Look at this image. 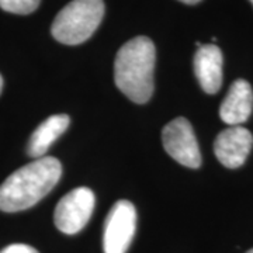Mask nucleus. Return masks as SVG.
Here are the masks:
<instances>
[{"label":"nucleus","mask_w":253,"mask_h":253,"mask_svg":"<svg viewBox=\"0 0 253 253\" xmlns=\"http://www.w3.org/2000/svg\"><path fill=\"white\" fill-rule=\"evenodd\" d=\"M163 148L176 162L186 168L197 169L201 166V154L189 120L174 118L162 131Z\"/></svg>","instance_id":"423d86ee"},{"label":"nucleus","mask_w":253,"mask_h":253,"mask_svg":"<svg viewBox=\"0 0 253 253\" xmlns=\"http://www.w3.org/2000/svg\"><path fill=\"white\" fill-rule=\"evenodd\" d=\"M253 146V136L244 126H229L219 132L214 142V152L228 169L242 166Z\"/></svg>","instance_id":"0eeeda50"},{"label":"nucleus","mask_w":253,"mask_h":253,"mask_svg":"<svg viewBox=\"0 0 253 253\" xmlns=\"http://www.w3.org/2000/svg\"><path fill=\"white\" fill-rule=\"evenodd\" d=\"M103 16V0H72L55 17L51 33L62 44L79 45L93 36Z\"/></svg>","instance_id":"7ed1b4c3"},{"label":"nucleus","mask_w":253,"mask_h":253,"mask_svg":"<svg viewBox=\"0 0 253 253\" xmlns=\"http://www.w3.org/2000/svg\"><path fill=\"white\" fill-rule=\"evenodd\" d=\"M69 123H71V118L66 114H55L46 118L44 123H41L37 126V129L30 138L27 148L28 155L37 159L44 158V155L51 148V145L66 131Z\"/></svg>","instance_id":"9d476101"},{"label":"nucleus","mask_w":253,"mask_h":253,"mask_svg":"<svg viewBox=\"0 0 253 253\" xmlns=\"http://www.w3.org/2000/svg\"><path fill=\"white\" fill-rule=\"evenodd\" d=\"M136 229V211L132 203L117 201L104 222V253H126L132 242Z\"/></svg>","instance_id":"39448f33"},{"label":"nucleus","mask_w":253,"mask_h":253,"mask_svg":"<svg viewBox=\"0 0 253 253\" xmlns=\"http://www.w3.org/2000/svg\"><path fill=\"white\" fill-rule=\"evenodd\" d=\"M94 193L87 187H78L59 200L55 208L54 221L56 228L66 234L75 235L89 222L94 210Z\"/></svg>","instance_id":"20e7f679"},{"label":"nucleus","mask_w":253,"mask_h":253,"mask_svg":"<svg viewBox=\"0 0 253 253\" xmlns=\"http://www.w3.org/2000/svg\"><path fill=\"white\" fill-rule=\"evenodd\" d=\"M253 110V90L244 79L235 81L219 107V117L228 126H241L251 117Z\"/></svg>","instance_id":"1a4fd4ad"},{"label":"nucleus","mask_w":253,"mask_h":253,"mask_svg":"<svg viewBox=\"0 0 253 253\" xmlns=\"http://www.w3.org/2000/svg\"><path fill=\"white\" fill-rule=\"evenodd\" d=\"M249 1H251V3H252V4H253V0H249Z\"/></svg>","instance_id":"dca6fc26"},{"label":"nucleus","mask_w":253,"mask_h":253,"mask_svg":"<svg viewBox=\"0 0 253 253\" xmlns=\"http://www.w3.org/2000/svg\"><path fill=\"white\" fill-rule=\"evenodd\" d=\"M222 52L217 45L199 46L194 55V73L201 89L208 94H215L222 84Z\"/></svg>","instance_id":"6e6552de"},{"label":"nucleus","mask_w":253,"mask_h":253,"mask_svg":"<svg viewBox=\"0 0 253 253\" xmlns=\"http://www.w3.org/2000/svg\"><path fill=\"white\" fill-rule=\"evenodd\" d=\"M246 253H253V249H251V251H248V252Z\"/></svg>","instance_id":"2eb2a0df"},{"label":"nucleus","mask_w":253,"mask_h":253,"mask_svg":"<svg viewBox=\"0 0 253 253\" xmlns=\"http://www.w3.org/2000/svg\"><path fill=\"white\" fill-rule=\"evenodd\" d=\"M179 1H181V3H186V4H197V3H200L201 0H179Z\"/></svg>","instance_id":"ddd939ff"},{"label":"nucleus","mask_w":253,"mask_h":253,"mask_svg":"<svg viewBox=\"0 0 253 253\" xmlns=\"http://www.w3.org/2000/svg\"><path fill=\"white\" fill-rule=\"evenodd\" d=\"M41 0H0V7L14 14H30L36 11Z\"/></svg>","instance_id":"9b49d317"},{"label":"nucleus","mask_w":253,"mask_h":253,"mask_svg":"<svg viewBox=\"0 0 253 253\" xmlns=\"http://www.w3.org/2000/svg\"><path fill=\"white\" fill-rule=\"evenodd\" d=\"M156 51L148 37L129 40L120 48L114 62L116 86L129 100L144 104L154 93Z\"/></svg>","instance_id":"f03ea898"},{"label":"nucleus","mask_w":253,"mask_h":253,"mask_svg":"<svg viewBox=\"0 0 253 253\" xmlns=\"http://www.w3.org/2000/svg\"><path fill=\"white\" fill-rule=\"evenodd\" d=\"M1 90H3V78L0 75V94H1Z\"/></svg>","instance_id":"4468645a"},{"label":"nucleus","mask_w":253,"mask_h":253,"mask_svg":"<svg viewBox=\"0 0 253 253\" xmlns=\"http://www.w3.org/2000/svg\"><path fill=\"white\" fill-rule=\"evenodd\" d=\"M62 176V165L54 156L36 159L11 173L0 186V210L17 212L36 206Z\"/></svg>","instance_id":"f257e3e1"},{"label":"nucleus","mask_w":253,"mask_h":253,"mask_svg":"<svg viewBox=\"0 0 253 253\" xmlns=\"http://www.w3.org/2000/svg\"><path fill=\"white\" fill-rule=\"evenodd\" d=\"M0 253H40L33 246L24 244H13L6 246Z\"/></svg>","instance_id":"f8f14e48"}]
</instances>
